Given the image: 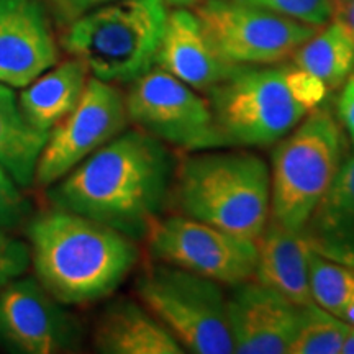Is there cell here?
Segmentation results:
<instances>
[{
  "mask_svg": "<svg viewBox=\"0 0 354 354\" xmlns=\"http://www.w3.org/2000/svg\"><path fill=\"white\" fill-rule=\"evenodd\" d=\"M342 320H344L348 323V325H354V295L351 299H349V302L344 305L342 315H339Z\"/></svg>",
  "mask_w": 354,
  "mask_h": 354,
  "instance_id": "obj_30",
  "label": "cell"
},
{
  "mask_svg": "<svg viewBox=\"0 0 354 354\" xmlns=\"http://www.w3.org/2000/svg\"><path fill=\"white\" fill-rule=\"evenodd\" d=\"M292 57L297 68L320 79L328 92L336 91L354 69V37L338 21H328Z\"/></svg>",
  "mask_w": 354,
  "mask_h": 354,
  "instance_id": "obj_21",
  "label": "cell"
},
{
  "mask_svg": "<svg viewBox=\"0 0 354 354\" xmlns=\"http://www.w3.org/2000/svg\"><path fill=\"white\" fill-rule=\"evenodd\" d=\"M166 0H113L73 20L63 46L104 82L131 84L156 66Z\"/></svg>",
  "mask_w": 354,
  "mask_h": 354,
  "instance_id": "obj_5",
  "label": "cell"
},
{
  "mask_svg": "<svg viewBox=\"0 0 354 354\" xmlns=\"http://www.w3.org/2000/svg\"><path fill=\"white\" fill-rule=\"evenodd\" d=\"M302 233L313 253L354 268V154L344 159Z\"/></svg>",
  "mask_w": 354,
  "mask_h": 354,
  "instance_id": "obj_17",
  "label": "cell"
},
{
  "mask_svg": "<svg viewBox=\"0 0 354 354\" xmlns=\"http://www.w3.org/2000/svg\"><path fill=\"white\" fill-rule=\"evenodd\" d=\"M241 2L282 13V15L318 26V28L328 24L333 13L331 0H241Z\"/></svg>",
  "mask_w": 354,
  "mask_h": 354,
  "instance_id": "obj_24",
  "label": "cell"
},
{
  "mask_svg": "<svg viewBox=\"0 0 354 354\" xmlns=\"http://www.w3.org/2000/svg\"><path fill=\"white\" fill-rule=\"evenodd\" d=\"M343 127L328 109L310 112L271 153V218L302 232L344 162Z\"/></svg>",
  "mask_w": 354,
  "mask_h": 354,
  "instance_id": "obj_6",
  "label": "cell"
},
{
  "mask_svg": "<svg viewBox=\"0 0 354 354\" xmlns=\"http://www.w3.org/2000/svg\"><path fill=\"white\" fill-rule=\"evenodd\" d=\"M87 73L86 66L76 57L53 66L20 94L21 113L35 128L50 133L81 100Z\"/></svg>",
  "mask_w": 354,
  "mask_h": 354,
  "instance_id": "obj_19",
  "label": "cell"
},
{
  "mask_svg": "<svg viewBox=\"0 0 354 354\" xmlns=\"http://www.w3.org/2000/svg\"><path fill=\"white\" fill-rule=\"evenodd\" d=\"M202 0H166L167 6H172L176 8H190L196 7L197 3H201Z\"/></svg>",
  "mask_w": 354,
  "mask_h": 354,
  "instance_id": "obj_32",
  "label": "cell"
},
{
  "mask_svg": "<svg viewBox=\"0 0 354 354\" xmlns=\"http://www.w3.org/2000/svg\"><path fill=\"white\" fill-rule=\"evenodd\" d=\"M156 66L205 94L240 68L220 55L196 12L189 8L167 13Z\"/></svg>",
  "mask_w": 354,
  "mask_h": 354,
  "instance_id": "obj_15",
  "label": "cell"
},
{
  "mask_svg": "<svg viewBox=\"0 0 354 354\" xmlns=\"http://www.w3.org/2000/svg\"><path fill=\"white\" fill-rule=\"evenodd\" d=\"M48 131L35 128L25 118L19 97L0 82V167L21 187L33 184L38 159L48 141Z\"/></svg>",
  "mask_w": 354,
  "mask_h": 354,
  "instance_id": "obj_20",
  "label": "cell"
},
{
  "mask_svg": "<svg viewBox=\"0 0 354 354\" xmlns=\"http://www.w3.org/2000/svg\"><path fill=\"white\" fill-rule=\"evenodd\" d=\"M136 295L185 353H233L227 295L218 282L154 261L136 279Z\"/></svg>",
  "mask_w": 354,
  "mask_h": 354,
  "instance_id": "obj_7",
  "label": "cell"
},
{
  "mask_svg": "<svg viewBox=\"0 0 354 354\" xmlns=\"http://www.w3.org/2000/svg\"><path fill=\"white\" fill-rule=\"evenodd\" d=\"M351 325L315 302L300 307L289 354H339Z\"/></svg>",
  "mask_w": 354,
  "mask_h": 354,
  "instance_id": "obj_22",
  "label": "cell"
},
{
  "mask_svg": "<svg viewBox=\"0 0 354 354\" xmlns=\"http://www.w3.org/2000/svg\"><path fill=\"white\" fill-rule=\"evenodd\" d=\"M28 202L17 189L15 180L0 167V230L10 228L25 218Z\"/></svg>",
  "mask_w": 354,
  "mask_h": 354,
  "instance_id": "obj_26",
  "label": "cell"
},
{
  "mask_svg": "<svg viewBox=\"0 0 354 354\" xmlns=\"http://www.w3.org/2000/svg\"><path fill=\"white\" fill-rule=\"evenodd\" d=\"M171 198L180 215L256 241L271 218L269 165L233 146L184 154Z\"/></svg>",
  "mask_w": 354,
  "mask_h": 354,
  "instance_id": "obj_4",
  "label": "cell"
},
{
  "mask_svg": "<svg viewBox=\"0 0 354 354\" xmlns=\"http://www.w3.org/2000/svg\"><path fill=\"white\" fill-rule=\"evenodd\" d=\"M308 284L313 302L339 317L354 295V268L310 251Z\"/></svg>",
  "mask_w": 354,
  "mask_h": 354,
  "instance_id": "obj_23",
  "label": "cell"
},
{
  "mask_svg": "<svg viewBox=\"0 0 354 354\" xmlns=\"http://www.w3.org/2000/svg\"><path fill=\"white\" fill-rule=\"evenodd\" d=\"M110 2H113V0H51V3L55 6L61 19L69 21V24L84 15V13Z\"/></svg>",
  "mask_w": 354,
  "mask_h": 354,
  "instance_id": "obj_28",
  "label": "cell"
},
{
  "mask_svg": "<svg viewBox=\"0 0 354 354\" xmlns=\"http://www.w3.org/2000/svg\"><path fill=\"white\" fill-rule=\"evenodd\" d=\"M153 261L185 269L221 286L254 276L256 241L184 215L158 218L145 236Z\"/></svg>",
  "mask_w": 354,
  "mask_h": 354,
  "instance_id": "obj_10",
  "label": "cell"
},
{
  "mask_svg": "<svg viewBox=\"0 0 354 354\" xmlns=\"http://www.w3.org/2000/svg\"><path fill=\"white\" fill-rule=\"evenodd\" d=\"M227 318L233 353L289 354L300 307L250 279L233 286L227 297Z\"/></svg>",
  "mask_w": 354,
  "mask_h": 354,
  "instance_id": "obj_13",
  "label": "cell"
},
{
  "mask_svg": "<svg viewBox=\"0 0 354 354\" xmlns=\"http://www.w3.org/2000/svg\"><path fill=\"white\" fill-rule=\"evenodd\" d=\"M176 165L167 145L140 128L123 130L55 183L50 198L141 240L171 201Z\"/></svg>",
  "mask_w": 354,
  "mask_h": 354,
  "instance_id": "obj_1",
  "label": "cell"
},
{
  "mask_svg": "<svg viewBox=\"0 0 354 354\" xmlns=\"http://www.w3.org/2000/svg\"><path fill=\"white\" fill-rule=\"evenodd\" d=\"M94 344L105 354H184L185 349L145 305L117 300L102 312Z\"/></svg>",
  "mask_w": 354,
  "mask_h": 354,
  "instance_id": "obj_18",
  "label": "cell"
},
{
  "mask_svg": "<svg viewBox=\"0 0 354 354\" xmlns=\"http://www.w3.org/2000/svg\"><path fill=\"white\" fill-rule=\"evenodd\" d=\"M338 120L346 130L354 148V69L343 82V91L338 97Z\"/></svg>",
  "mask_w": 354,
  "mask_h": 354,
  "instance_id": "obj_27",
  "label": "cell"
},
{
  "mask_svg": "<svg viewBox=\"0 0 354 354\" xmlns=\"http://www.w3.org/2000/svg\"><path fill=\"white\" fill-rule=\"evenodd\" d=\"M331 2H333L331 20L343 25L354 37V0H331Z\"/></svg>",
  "mask_w": 354,
  "mask_h": 354,
  "instance_id": "obj_29",
  "label": "cell"
},
{
  "mask_svg": "<svg viewBox=\"0 0 354 354\" xmlns=\"http://www.w3.org/2000/svg\"><path fill=\"white\" fill-rule=\"evenodd\" d=\"M256 251L254 281L284 295L297 307L313 302L308 284V256L312 250L302 232L286 228L269 218L256 240Z\"/></svg>",
  "mask_w": 354,
  "mask_h": 354,
  "instance_id": "obj_16",
  "label": "cell"
},
{
  "mask_svg": "<svg viewBox=\"0 0 354 354\" xmlns=\"http://www.w3.org/2000/svg\"><path fill=\"white\" fill-rule=\"evenodd\" d=\"M125 95L112 84L87 79L81 100L73 112L50 130L35 180L51 185L73 171L84 159L107 145L127 128Z\"/></svg>",
  "mask_w": 354,
  "mask_h": 354,
  "instance_id": "obj_11",
  "label": "cell"
},
{
  "mask_svg": "<svg viewBox=\"0 0 354 354\" xmlns=\"http://www.w3.org/2000/svg\"><path fill=\"white\" fill-rule=\"evenodd\" d=\"M30 261H32L30 248L19 238H13L0 230V290L12 281L24 276Z\"/></svg>",
  "mask_w": 354,
  "mask_h": 354,
  "instance_id": "obj_25",
  "label": "cell"
},
{
  "mask_svg": "<svg viewBox=\"0 0 354 354\" xmlns=\"http://www.w3.org/2000/svg\"><path fill=\"white\" fill-rule=\"evenodd\" d=\"M59 59L39 0H0V82L26 87Z\"/></svg>",
  "mask_w": 354,
  "mask_h": 354,
  "instance_id": "obj_14",
  "label": "cell"
},
{
  "mask_svg": "<svg viewBox=\"0 0 354 354\" xmlns=\"http://www.w3.org/2000/svg\"><path fill=\"white\" fill-rule=\"evenodd\" d=\"M328 88L295 64L240 66L207 92L215 122L233 148L276 145L313 110Z\"/></svg>",
  "mask_w": 354,
  "mask_h": 354,
  "instance_id": "obj_3",
  "label": "cell"
},
{
  "mask_svg": "<svg viewBox=\"0 0 354 354\" xmlns=\"http://www.w3.org/2000/svg\"><path fill=\"white\" fill-rule=\"evenodd\" d=\"M128 122L184 153L228 148L209 100L154 66L131 82L125 95Z\"/></svg>",
  "mask_w": 354,
  "mask_h": 354,
  "instance_id": "obj_8",
  "label": "cell"
},
{
  "mask_svg": "<svg viewBox=\"0 0 354 354\" xmlns=\"http://www.w3.org/2000/svg\"><path fill=\"white\" fill-rule=\"evenodd\" d=\"M342 353L343 354H354V325H351V328H349V331H348Z\"/></svg>",
  "mask_w": 354,
  "mask_h": 354,
  "instance_id": "obj_31",
  "label": "cell"
},
{
  "mask_svg": "<svg viewBox=\"0 0 354 354\" xmlns=\"http://www.w3.org/2000/svg\"><path fill=\"white\" fill-rule=\"evenodd\" d=\"M35 279L0 290V344L15 353L53 354L77 346V322Z\"/></svg>",
  "mask_w": 354,
  "mask_h": 354,
  "instance_id": "obj_12",
  "label": "cell"
},
{
  "mask_svg": "<svg viewBox=\"0 0 354 354\" xmlns=\"http://www.w3.org/2000/svg\"><path fill=\"white\" fill-rule=\"evenodd\" d=\"M38 282L63 305H86L113 294L140 259L135 240L68 210L39 215L28 227Z\"/></svg>",
  "mask_w": 354,
  "mask_h": 354,
  "instance_id": "obj_2",
  "label": "cell"
},
{
  "mask_svg": "<svg viewBox=\"0 0 354 354\" xmlns=\"http://www.w3.org/2000/svg\"><path fill=\"white\" fill-rule=\"evenodd\" d=\"M194 12L220 55L234 66L284 63L318 30L241 0H202Z\"/></svg>",
  "mask_w": 354,
  "mask_h": 354,
  "instance_id": "obj_9",
  "label": "cell"
}]
</instances>
